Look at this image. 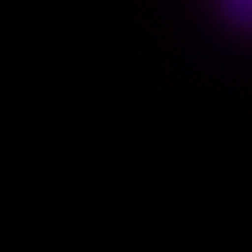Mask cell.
Listing matches in <instances>:
<instances>
[{"mask_svg":"<svg viewBox=\"0 0 252 252\" xmlns=\"http://www.w3.org/2000/svg\"><path fill=\"white\" fill-rule=\"evenodd\" d=\"M213 19L225 33L252 43V3H222L213 9Z\"/></svg>","mask_w":252,"mask_h":252,"instance_id":"6da1fadb","label":"cell"}]
</instances>
